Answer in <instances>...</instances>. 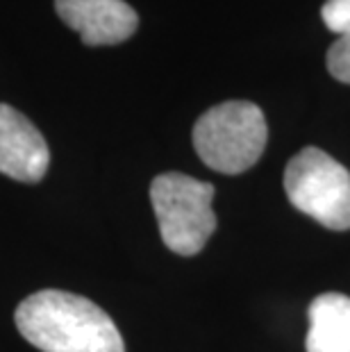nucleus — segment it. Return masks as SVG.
Segmentation results:
<instances>
[{
	"label": "nucleus",
	"instance_id": "1",
	"mask_svg": "<svg viewBox=\"0 0 350 352\" xmlns=\"http://www.w3.org/2000/svg\"><path fill=\"white\" fill-rule=\"evenodd\" d=\"M14 323L41 352H125L123 336L89 298L46 289L17 307Z\"/></svg>",
	"mask_w": 350,
	"mask_h": 352
},
{
	"label": "nucleus",
	"instance_id": "2",
	"mask_svg": "<svg viewBox=\"0 0 350 352\" xmlns=\"http://www.w3.org/2000/svg\"><path fill=\"white\" fill-rule=\"evenodd\" d=\"M269 139L264 111L255 102L228 100L207 109L193 125V148L207 166L239 175L255 166Z\"/></svg>",
	"mask_w": 350,
	"mask_h": 352
},
{
	"label": "nucleus",
	"instance_id": "3",
	"mask_svg": "<svg viewBox=\"0 0 350 352\" xmlns=\"http://www.w3.org/2000/svg\"><path fill=\"white\" fill-rule=\"evenodd\" d=\"M151 200L168 250L193 257L205 248L216 230L214 184L184 173H162L151 184Z\"/></svg>",
	"mask_w": 350,
	"mask_h": 352
},
{
	"label": "nucleus",
	"instance_id": "4",
	"mask_svg": "<svg viewBox=\"0 0 350 352\" xmlns=\"http://www.w3.org/2000/svg\"><path fill=\"white\" fill-rule=\"evenodd\" d=\"M285 191L298 212L323 228L350 230V173L321 148H303L287 164Z\"/></svg>",
	"mask_w": 350,
	"mask_h": 352
},
{
	"label": "nucleus",
	"instance_id": "5",
	"mask_svg": "<svg viewBox=\"0 0 350 352\" xmlns=\"http://www.w3.org/2000/svg\"><path fill=\"white\" fill-rule=\"evenodd\" d=\"M57 16L87 46H116L139 28V16L125 0H55Z\"/></svg>",
	"mask_w": 350,
	"mask_h": 352
},
{
	"label": "nucleus",
	"instance_id": "6",
	"mask_svg": "<svg viewBox=\"0 0 350 352\" xmlns=\"http://www.w3.org/2000/svg\"><path fill=\"white\" fill-rule=\"evenodd\" d=\"M50 151L41 132L12 104L0 102V173L34 184L46 175Z\"/></svg>",
	"mask_w": 350,
	"mask_h": 352
},
{
	"label": "nucleus",
	"instance_id": "7",
	"mask_svg": "<svg viewBox=\"0 0 350 352\" xmlns=\"http://www.w3.org/2000/svg\"><path fill=\"white\" fill-rule=\"evenodd\" d=\"M307 352H350V298L321 294L309 305Z\"/></svg>",
	"mask_w": 350,
	"mask_h": 352
},
{
	"label": "nucleus",
	"instance_id": "8",
	"mask_svg": "<svg viewBox=\"0 0 350 352\" xmlns=\"http://www.w3.org/2000/svg\"><path fill=\"white\" fill-rule=\"evenodd\" d=\"M327 71L334 80L350 85V32L341 34L327 50Z\"/></svg>",
	"mask_w": 350,
	"mask_h": 352
},
{
	"label": "nucleus",
	"instance_id": "9",
	"mask_svg": "<svg viewBox=\"0 0 350 352\" xmlns=\"http://www.w3.org/2000/svg\"><path fill=\"white\" fill-rule=\"evenodd\" d=\"M321 16L330 32L339 36L350 32V0H325Z\"/></svg>",
	"mask_w": 350,
	"mask_h": 352
}]
</instances>
